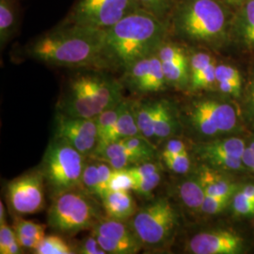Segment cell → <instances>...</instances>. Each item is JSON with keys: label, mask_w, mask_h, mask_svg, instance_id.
<instances>
[{"label": "cell", "mask_w": 254, "mask_h": 254, "mask_svg": "<svg viewBox=\"0 0 254 254\" xmlns=\"http://www.w3.org/2000/svg\"><path fill=\"white\" fill-rule=\"evenodd\" d=\"M63 139L83 155H91L98 143L96 120L73 117L58 112L55 119V136Z\"/></svg>", "instance_id": "8fae6325"}, {"label": "cell", "mask_w": 254, "mask_h": 254, "mask_svg": "<svg viewBox=\"0 0 254 254\" xmlns=\"http://www.w3.org/2000/svg\"><path fill=\"white\" fill-rule=\"evenodd\" d=\"M222 3H224L230 9H234L236 10L239 8L247 0H220Z\"/></svg>", "instance_id": "f907efd6"}, {"label": "cell", "mask_w": 254, "mask_h": 254, "mask_svg": "<svg viewBox=\"0 0 254 254\" xmlns=\"http://www.w3.org/2000/svg\"><path fill=\"white\" fill-rule=\"evenodd\" d=\"M98 172H99V193L100 200L109 191V182L111 179L113 169L108 163L98 164Z\"/></svg>", "instance_id": "ab89813d"}, {"label": "cell", "mask_w": 254, "mask_h": 254, "mask_svg": "<svg viewBox=\"0 0 254 254\" xmlns=\"http://www.w3.org/2000/svg\"><path fill=\"white\" fill-rule=\"evenodd\" d=\"M177 224L176 210L172 202L163 197L137 209L130 222L141 244L146 248L166 245L173 237Z\"/></svg>", "instance_id": "52a82bcc"}, {"label": "cell", "mask_w": 254, "mask_h": 254, "mask_svg": "<svg viewBox=\"0 0 254 254\" xmlns=\"http://www.w3.org/2000/svg\"><path fill=\"white\" fill-rule=\"evenodd\" d=\"M125 86L100 69H86L67 83L60 112L73 117L94 119L124 101Z\"/></svg>", "instance_id": "277c9868"}, {"label": "cell", "mask_w": 254, "mask_h": 254, "mask_svg": "<svg viewBox=\"0 0 254 254\" xmlns=\"http://www.w3.org/2000/svg\"><path fill=\"white\" fill-rule=\"evenodd\" d=\"M155 104L154 137L157 140H163L176 132L177 123L170 107L171 105L167 101H155Z\"/></svg>", "instance_id": "603a6c76"}, {"label": "cell", "mask_w": 254, "mask_h": 254, "mask_svg": "<svg viewBox=\"0 0 254 254\" xmlns=\"http://www.w3.org/2000/svg\"><path fill=\"white\" fill-rule=\"evenodd\" d=\"M12 229L15 234L35 237L41 240H43L46 236V225L22 218H15L12 224Z\"/></svg>", "instance_id": "1f68e13d"}, {"label": "cell", "mask_w": 254, "mask_h": 254, "mask_svg": "<svg viewBox=\"0 0 254 254\" xmlns=\"http://www.w3.org/2000/svg\"><path fill=\"white\" fill-rule=\"evenodd\" d=\"M162 160L173 173L184 174L190 170V157L189 152L170 156H162Z\"/></svg>", "instance_id": "836d02e7"}, {"label": "cell", "mask_w": 254, "mask_h": 254, "mask_svg": "<svg viewBox=\"0 0 254 254\" xmlns=\"http://www.w3.org/2000/svg\"><path fill=\"white\" fill-rule=\"evenodd\" d=\"M15 236H16L19 244L24 250H31V251L35 252L42 242L41 239L31 237V236H24V235H20V234H15Z\"/></svg>", "instance_id": "7dc6e473"}, {"label": "cell", "mask_w": 254, "mask_h": 254, "mask_svg": "<svg viewBox=\"0 0 254 254\" xmlns=\"http://www.w3.org/2000/svg\"><path fill=\"white\" fill-rule=\"evenodd\" d=\"M138 135H140V133L136 125L134 104L125 101L124 108L122 109V112L119 116L115 126L110 131L109 136L105 138V140L101 144L96 147L95 151L92 154L95 155L100 153L106 146L109 145L112 142H116L128 137L138 136Z\"/></svg>", "instance_id": "e0dca14e"}, {"label": "cell", "mask_w": 254, "mask_h": 254, "mask_svg": "<svg viewBox=\"0 0 254 254\" xmlns=\"http://www.w3.org/2000/svg\"><path fill=\"white\" fill-rule=\"evenodd\" d=\"M201 160L205 161L214 169L218 168L229 172H239L246 169L241 157L230 155H211L202 158Z\"/></svg>", "instance_id": "4dcf8cb0"}, {"label": "cell", "mask_w": 254, "mask_h": 254, "mask_svg": "<svg viewBox=\"0 0 254 254\" xmlns=\"http://www.w3.org/2000/svg\"><path fill=\"white\" fill-rule=\"evenodd\" d=\"M77 253L81 254H106V252L101 248L97 239L92 235L82 242Z\"/></svg>", "instance_id": "b9f144b4"}, {"label": "cell", "mask_w": 254, "mask_h": 254, "mask_svg": "<svg viewBox=\"0 0 254 254\" xmlns=\"http://www.w3.org/2000/svg\"><path fill=\"white\" fill-rule=\"evenodd\" d=\"M4 221H6V219H5V209H4L3 202L1 201L0 202V223L4 222Z\"/></svg>", "instance_id": "816d5d0a"}, {"label": "cell", "mask_w": 254, "mask_h": 254, "mask_svg": "<svg viewBox=\"0 0 254 254\" xmlns=\"http://www.w3.org/2000/svg\"><path fill=\"white\" fill-rule=\"evenodd\" d=\"M95 155L102 161L109 164L113 170L127 169L133 165L141 163L136 154L128 149L122 140L106 146Z\"/></svg>", "instance_id": "ffe728a7"}, {"label": "cell", "mask_w": 254, "mask_h": 254, "mask_svg": "<svg viewBox=\"0 0 254 254\" xmlns=\"http://www.w3.org/2000/svg\"><path fill=\"white\" fill-rule=\"evenodd\" d=\"M189 115L191 125L203 136L230 133L237 125L234 107L213 99L194 101L191 104Z\"/></svg>", "instance_id": "9c48e42d"}, {"label": "cell", "mask_w": 254, "mask_h": 254, "mask_svg": "<svg viewBox=\"0 0 254 254\" xmlns=\"http://www.w3.org/2000/svg\"><path fill=\"white\" fill-rule=\"evenodd\" d=\"M231 198L232 197H219V196L206 195L201 206V213L208 216H214L221 213L227 207Z\"/></svg>", "instance_id": "d590c367"}, {"label": "cell", "mask_w": 254, "mask_h": 254, "mask_svg": "<svg viewBox=\"0 0 254 254\" xmlns=\"http://www.w3.org/2000/svg\"><path fill=\"white\" fill-rule=\"evenodd\" d=\"M197 177L201 183L206 195L233 198L238 190L235 184L217 173L214 168L203 166L200 168Z\"/></svg>", "instance_id": "d6986e66"}, {"label": "cell", "mask_w": 254, "mask_h": 254, "mask_svg": "<svg viewBox=\"0 0 254 254\" xmlns=\"http://www.w3.org/2000/svg\"><path fill=\"white\" fill-rule=\"evenodd\" d=\"M217 83L220 81H242V75L234 66L228 64H217L216 69ZM216 83V84H217Z\"/></svg>", "instance_id": "f35d334b"}, {"label": "cell", "mask_w": 254, "mask_h": 254, "mask_svg": "<svg viewBox=\"0 0 254 254\" xmlns=\"http://www.w3.org/2000/svg\"><path fill=\"white\" fill-rule=\"evenodd\" d=\"M80 188L86 193L100 199L98 164H88L85 166Z\"/></svg>", "instance_id": "f546056e"}, {"label": "cell", "mask_w": 254, "mask_h": 254, "mask_svg": "<svg viewBox=\"0 0 254 254\" xmlns=\"http://www.w3.org/2000/svg\"><path fill=\"white\" fill-rule=\"evenodd\" d=\"M36 254H73V248L62 236H47L42 240L41 244L34 252Z\"/></svg>", "instance_id": "4316f807"}, {"label": "cell", "mask_w": 254, "mask_h": 254, "mask_svg": "<svg viewBox=\"0 0 254 254\" xmlns=\"http://www.w3.org/2000/svg\"><path fill=\"white\" fill-rule=\"evenodd\" d=\"M135 178L127 169L113 170L109 182V191H131L135 186Z\"/></svg>", "instance_id": "d6a6232c"}, {"label": "cell", "mask_w": 254, "mask_h": 254, "mask_svg": "<svg viewBox=\"0 0 254 254\" xmlns=\"http://www.w3.org/2000/svg\"><path fill=\"white\" fill-rule=\"evenodd\" d=\"M188 152V147L185 142L179 139H171L165 146L162 156H170L175 154H183Z\"/></svg>", "instance_id": "f6af8a7d"}, {"label": "cell", "mask_w": 254, "mask_h": 254, "mask_svg": "<svg viewBox=\"0 0 254 254\" xmlns=\"http://www.w3.org/2000/svg\"><path fill=\"white\" fill-rule=\"evenodd\" d=\"M92 197L77 189L55 195L48 210V225L69 235L92 229L101 219L100 210Z\"/></svg>", "instance_id": "5b68a950"}, {"label": "cell", "mask_w": 254, "mask_h": 254, "mask_svg": "<svg viewBox=\"0 0 254 254\" xmlns=\"http://www.w3.org/2000/svg\"><path fill=\"white\" fill-rule=\"evenodd\" d=\"M169 38V37H168ZM166 39L156 51L168 86L186 88L190 85V54L184 46Z\"/></svg>", "instance_id": "9a60e30c"}, {"label": "cell", "mask_w": 254, "mask_h": 254, "mask_svg": "<svg viewBox=\"0 0 254 254\" xmlns=\"http://www.w3.org/2000/svg\"><path fill=\"white\" fill-rule=\"evenodd\" d=\"M155 102L136 103L134 104L136 125L139 133L149 140L154 137V117H155Z\"/></svg>", "instance_id": "d4e9b609"}, {"label": "cell", "mask_w": 254, "mask_h": 254, "mask_svg": "<svg viewBox=\"0 0 254 254\" xmlns=\"http://www.w3.org/2000/svg\"><path fill=\"white\" fill-rule=\"evenodd\" d=\"M91 235L106 254H135L143 248L130 223L127 224L126 221L109 218L100 219L92 228Z\"/></svg>", "instance_id": "7c38bea8"}, {"label": "cell", "mask_w": 254, "mask_h": 254, "mask_svg": "<svg viewBox=\"0 0 254 254\" xmlns=\"http://www.w3.org/2000/svg\"><path fill=\"white\" fill-rule=\"evenodd\" d=\"M246 108L250 117L254 122V68L250 74L246 90Z\"/></svg>", "instance_id": "7bdbcfd3"}, {"label": "cell", "mask_w": 254, "mask_h": 254, "mask_svg": "<svg viewBox=\"0 0 254 254\" xmlns=\"http://www.w3.org/2000/svg\"><path fill=\"white\" fill-rule=\"evenodd\" d=\"M137 9L136 0H76L62 23L106 30Z\"/></svg>", "instance_id": "ba28073f"}, {"label": "cell", "mask_w": 254, "mask_h": 254, "mask_svg": "<svg viewBox=\"0 0 254 254\" xmlns=\"http://www.w3.org/2000/svg\"><path fill=\"white\" fill-rule=\"evenodd\" d=\"M241 158L246 169L254 173V136L250 141V143L247 144Z\"/></svg>", "instance_id": "bcb514c9"}, {"label": "cell", "mask_w": 254, "mask_h": 254, "mask_svg": "<svg viewBox=\"0 0 254 254\" xmlns=\"http://www.w3.org/2000/svg\"><path fill=\"white\" fill-rule=\"evenodd\" d=\"M128 172L131 173V175L136 179L145 178L154 173L161 171V165L157 162H152V160L144 161L141 163H137L133 165L129 168H127Z\"/></svg>", "instance_id": "74e56055"}, {"label": "cell", "mask_w": 254, "mask_h": 254, "mask_svg": "<svg viewBox=\"0 0 254 254\" xmlns=\"http://www.w3.org/2000/svg\"><path fill=\"white\" fill-rule=\"evenodd\" d=\"M85 166V155L63 139L54 137L46 148L41 171L55 196L78 189Z\"/></svg>", "instance_id": "8992f818"}, {"label": "cell", "mask_w": 254, "mask_h": 254, "mask_svg": "<svg viewBox=\"0 0 254 254\" xmlns=\"http://www.w3.org/2000/svg\"><path fill=\"white\" fill-rule=\"evenodd\" d=\"M216 85L222 93L233 96H239L242 91V81H220L218 82Z\"/></svg>", "instance_id": "ee69618b"}, {"label": "cell", "mask_w": 254, "mask_h": 254, "mask_svg": "<svg viewBox=\"0 0 254 254\" xmlns=\"http://www.w3.org/2000/svg\"><path fill=\"white\" fill-rule=\"evenodd\" d=\"M189 250L195 254H238L245 251L244 239L230 230L201 232L189 242Z\"/></svg>", "instance_id": "5bb4252c"}, {"label": "cell", "mask_w": 254, "mask_h": 254, "mask_svg": "<svg viewBox=\"0 0 254 254\" xmlns=\"http://www.w3.org/2000/svg\"><path fill=\"white\" fill-rule=\"evenodd\" d=\"M139 9H144L165 22L168 21L178 0H136Z\"/></svg>", "instance_id": "83f0119b"}, {"label": "cell", "mask_w": 254, "mask_h": 254, "mask_svg": "<svg viewBox=\"0 0 254 254\" xmlns=\"http://www.w3.org/2000/svg\"><path fill=\"white\" fill-rule=\"evenodd\" d=\"M124 104H125V100L121 102L117 106L102 112L99 116H97L95 118L96 126H97V132H98L97 146L101 144L105 140V138L109 136L110 131L115 126L119 116L122 112V109L124 108Z\"/></svg>", "instance_id": "484cf974"}, {"label": "cell", "mask_w": 254, "mask_h": 254, "mask_svg": "<svg viewBox=\"0 0 254 254\" xmlns=\"http://www.w3.org/2000/svg\"><path fill=\"white\" fill-rule=\"evenodd\" d=\"M246 147L247 144L245 141L238 137L218 139L200 144L198 147L197 154L200 156V159L211 155H230L242 157Z\"/></svg>", "instance_id": "7402d4cb"}, {"label": "cell", "mask_w": 254, "mask_h": 254, "mask_svg": "<svg viewBox=\"0 0 254 254\" xmlns=\"http://www.w3.org/2000/svg\"><path fill=\"white\" fill-rule=\"evenodd\" d=\"M216 69H217V62L215 61L210 64L207 68L202 70L190 78L189 88L190 91H201L207 90L214 87L217 83L216 79Z\"/></svg>", "instance_id": "f1b7e54d"}, {"label": "cell", "mask_w": 254, "mask_h": 254, "mask_svg": "<svg viewBox=\"0 0 254 254\" xmlns=\"http://www.w3.org/2000/svg\"><path fill=\"white\" fill-rule=\"evenodd\" d=\"M247 198L254 201V185H246L243 188L239 189Z\"/></svg>", "instance_id": "681fc988"}, {"label": "cell", "mask_w": 254, "mask_h": 254, "mask_svg": "<svg viewBox=\"0 0 254 254\" xmlns=\"http://www.w3.org/2000/svg\"><path fill=\"white\" fill-rule=\"evenodd\" d=\"M45 184L41 169L28 172L9 182L7 200L10 210L18 216L34 215L44 210Z\"/></svg>", "instance_id": "30bf717a"}, {"label": "cell", "mask_w": 254, "mask_h": 254, "mask_svg": "<svg viewBox=\"0 0 254 254\" xmlns=\"http://www.w3.org/2000/svg\"><path fill=\"white\" fill-rule=\"evenodd\" d=\"M233 17L234 13L220 0H178L167 23L174 36L212 46L230 35Z\"/></svg>", "instance_id": "3957f363"}, {"label": "cell", "mask_w": 254, "mask_h": 254, "mask_svg": "<svg viewBox=\"0 0 254 254\" xmlns=\"http://www.w3.org/2000/svg\"><path fill=\"white\" fill-rule=\"evenodd\" d=\"M106 218L127 221L137 211L136 200L130 191H109L102 199Z\"/></svg>", "instance_id": "2e32d148"}, {"label": "cell", "mask_w": 254, "mask_h": 254, "mask_svg": "<svg viewBox=\"0 0 254 254\" xmlns=\"http://www.w3.org/2000/svg\"><path fill=\"white\" fill-rule=\"evenodd\" d=\"M233 208L238 216H254V201L247 198L241 191H236L233 196Z\"/></svg>", "instance_id": "8d00e7d4"}, {"label": "cell", "mask_w": 254, "mask_h": 254, "mask_svg": "<svg viewBox=\"0 0 254 254\" xmlns=\"http://www.w3.org/2000/svg\"><path fill=\"white\" fill-rule=\"evenodd\" d=\"M19 24V0H0V44L6 46L15 35Z\"/></svg>", "instance_id": "44dd1931"}, {"label": "cell", "mask_w": 254, "mask_h": 254, "mask_svg": "<svg viewBox=\"0 0 254 254\" xmlns=\"http://www.w3.org/2000/svg\"><path fill=\"white\" fill-rule=\"evenodd\" d=\"M16 238L13 229L9 227L6 221L0 223V254H6L9 245Z\"/></svg>", "instance_id": "60d3db41"}, {"label": "cell", "mask_w": 254, "mask_h": 254, "mask_svg": "<svg viewBox=\"0 0 254 254\" xmlns=\"http://www.w3.org/2000/svg\"><path fill=\"white\" fill-rule=\"evenodd\" d=\"M24 249L21 247V245L19 244L18 241H17V238H15L14 240H13V242L9 245V248H8V250H7V253L6 254H22Z\"/></svg>", "instance_id": "c3c4849f"}, {"label": "cell", "mask_w": 254, "mask_h": 254, "mask_svg": "<svg viewBox=\"0 0 254 254\" xmlns=\"http://www.w3.org/2000/svg\"><path fill=\"white\" fill-rule=\"evenodd\" d=\"M178 192L180 200L186 207L191 211L201 212V206L206 194L197 176L183 182Z\"/></svg>", "instance_id": "cb8c5ba5"}, {"label": "cell", "mask_w": 254, "mask_h": 254, "mask_svg": "<svg viewBox=\"0 0 254 254\" xmlns=\"http://www.w3.org/2000/svg\"><path fill=\"white\" fill-rule=\"evenodd\" d=\"M231 33L243 46L254 49V0H247L235 10Z\"/></svg>", "instance_id": "ac0fdd59"}, {"label": "cell", "mask_w": 254, "mask_h": 254, "mask_svg": "<svg viewBox=\"0 0 254 254\" xmlns=\"http://www.w3.org/2000/svg\"><path fill=\"white\" fill-rule=\"evenodd\" d=\"M170 35L168 23L137 9L105 30L106 69L124 71L136 61L154 54Z\"/></svg>", "instance_id": "7a4b0ae2"}, {"label": "cell", "mask_w": 254, "mask_h": 254, "mask_svg": "<svg viewBox=\"0 0 254 254\" xmlns=\"http://www.w3.org/2000/svg\"><path fill=\"white\" fill-rule=\"evenodd\" d=\"M105 30L61 23L27 46L28 57L40 63L73 69H106Z\"/></svg>", "instance_id": "6da1fadb"}, {"label": "cell", "mask_w": 254, "mask_h": 254, "mask_svg": "<svg viewBox=\"0 0 254 254\" xmlns=\"http://www.w3.org/2000/svg\"><path fill=\"white\" fill-rule=\"evenodd\" d=\"M123 72V85L136 93H155L164 91L168 86L156 52L136 61Z\"/></svg>", "instance_id": "4fadbf2b"}, {"label": "cell", "mask_w": 254, "mask_h": 254, "mask_svg": "<svg viewBox=\"0 0 254 254\" xmlns=\"http://www.w3.org/2000/svg\"><path fill=\"white\" fill-rule=\"evenodd\" d=\"M161 177H162V173L160 171L145 178L136 179L133 191L136 192V194L139 196L148 197L158 187V185L161 182Z\"/></svg>", "instance_id": "e575fe53"}]
</instances>
